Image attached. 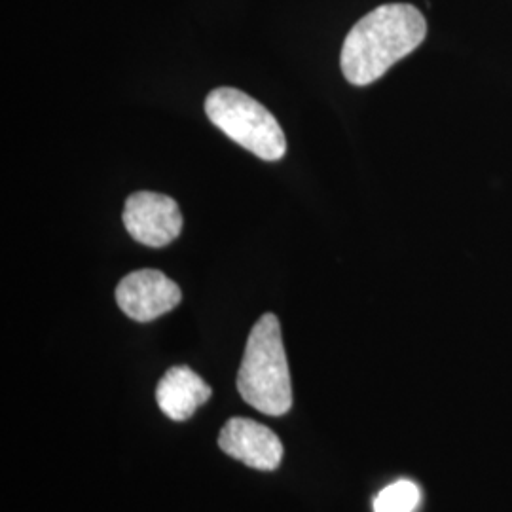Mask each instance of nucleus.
<instances>
[{
    "label": "nucleus",
    "mask_w": 512,
    "mask_h": 512,
    "mask_svg": "<svg viewBox=\"0 0 512 512\" xmlns=\"http://www.w3.org/2000/svg\"><path fill=\"white\" fill-rule=\"evenodd\" d=\"M122 219L131 238L154 249L169 245L183 230V215L177 202L147 190L129 196Z\"/></svg>",
    "instance_id": "nucleus-4"
},
{
    "label": "nucleus",
    "mask_w": 512,
    "mask_h": 512,
    "mask_svg": "<svg viewBox=\"0 0 512 512\" xmlns=\"http://www.w3.org/2000/svg\"><path fill=\"white\" fill-rule=\"evenodd\" d=\"M213 389L190 366H173L156 387V403L169 420H190L207 403Z\"/></svg>",
    "instance_id": "nucleus-7"
},
{
    "label": "nucleus",
    "mask_w": 512,
    "mask_h": 512,
    "mask_svg": "<svg viewBox=\"0 0 512 512\" xmlns=\"http://www.w3.org/2000/svg\"><path fill=\"white\" fill-rule=\"evenodd\" d=\"M421 501L420 486L412 480H397L385 486L374 499V512H414Z\"/></svg>",
    "instance_id": "nucleus-8"
},
{
    "label": "nucleus",
    "mask_w": 512,
    "mask_h": 512,
    "mask_svg": "<svg viewBox=\"0 0 512 512\" xmlns=\"http://www.w3.org/2000/svg\"><path fill=\"white\" fill-rule=\"evenodd\" d=\"M205 114L224 135L260 160L277 162L287 152L285 133L274 114L241 90H213L205 97Z\"/></svg>",
    "instance_id": "nucleus-3"
},
{
    "label": "nucleus",
    "mask_w": 512,
    "mask_h": 512,
    "mask_svg": "<svg viewBox=\"0 0 512 512\" xmlns=\"http://www.w3.org/2000/svg\"><path fill=\"white\" fill-rule=\"evenodd\" d=\"M220 450L256 471H275L283 461V444L274 431L249 418H232L219 433Z\"/></svg>",
    "instance_id": "nucleus-6"
},
{
    "label": "nucleus",
    "mask_w": 512,
    "mask_h": 512,
    "mask_svg": "<svg viewBox=\"0 0 512 512\" xmlns=\"http://www.w3.org/2000/svg\"><path fill=\"white\" fill-rule=\"evenodd\" d=\"M183 293L175 281L160 270H137L126 275L116 287V302L129 319L150 323L175 310Z\"/></svg>",
    "instance_id": "nucleus-5"
},
{
    "label": "nucleus",
    "mask_w": 512,
    "mask_h": 512,
    "mask_svg": "<svg viewBox=\"0 0 512 512\" xmlns=\"http://www.w3.org/2000/svg\"><path fill=\"white\" fill-rule=\"evenodd\" d=\"M238 389L245 403L266 416H283L293 406L291 370L274 313H264L247 338Z\"/></svg>",
    "instance_id": "nucleus-2"
},
{
    "label": "nucleus",
    "mask_w": 512,
    "mask_h": 512,
    "mask_svg": "<svg viewBox=\"0 0 512 512\" xmlns=\"http://www.w3.org/2000/svg\"><path fill=\"white\" fill-rule=\"evenodd\" d=\"M427 35V21L412 4H384L359 19L344 40L340 65L353 86L380 80L412 54Z\"/></svg>",
    "instance_id": "nucleus-1"
}]
</instances>
